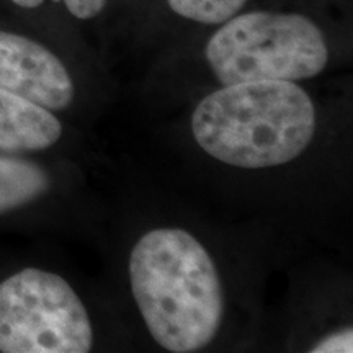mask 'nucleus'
Listing matches in <instances>:
<instances>
[{"instance_id": "nucleus-6", "label": "nucleus", "mask_w": 353, "mask_h": 353, "mask_svg": "<svg viewBox=\"0 0 353 353\" xmlns=\"http://www.w3.org/2000/svg\"><path fill=\"white\" fill-rule=\"evenodd\" d=\"M63 134L50 110L0 87V149L10 152L43 151Z\"/></svg>"}, {"instance_id": "nucleus-5", "label": "nucleus", "mask_w": 353, "mask_h": 353, "mask_svg": "<svg viewBox=\"0 0 353 353\" xmlns=\"http://www.w3.org/2000/svg\"><path fill=\"white\" fill-rule=\"evenodd\" d=\"M0 87L48 110L68 108L74 83L65 65L33 39L0 30Z\"/></svg>"}, {"instance_id": "nucleus-2", "label": "nucleus", "mask_w": 353, "mask_h": 353, "mask_svg": "<svg viewBox=\"0 0 353 353\" xmlns=\"http://www.w3.org/2000/svg\"><path fill=\"white\" fill-rule=\"evenodd\" d=\"M192 131L206 154L242 169H265L296 159L316 131V110L290 81L226 85L203 99Z\"/></svg>"}, {"instance_id": "nucleus-7", "label": "nucleus", "mask_w": 353, "mask_h": 353, "mask_svg": "<svg viewBox=\"0 0 353 353\" xmlns=\"http://www.w3.org/2000/svg\"><path fill=\"white\" fill-rule=\"evenodd\" d=\"M50 188V179L32 162L0 156V214L28 205Z\"/></svg>"}, {"instance_id": "nucleus-11", "label": "nucleus", "mask_w": 353, "mask_h": 353, "mask_svg": "<svg viewBox=\"0 0 353 353\" xmlns=\"http://www.w3.org/2000/svg\"><path fill=\"white\" fill-rule=\"evenodd\" d=\"M13 3H17V6L23 7V8H34V7H39L44 0H12Z\"/></svg>"}, {"instance_id": "nucleus-1", "label": "nucleus", "mask_w": 353, "mask_h": 353, "mask_svg": "<svg viewBox=\"0 0 353 353\" xmlns=\"http://www.w3.org/2000/svg\"><path fill=\"white\" fill-rule=\"evenodd\" d=\"M130 280L141 316L159 345L175 353L205 348L224 311L211 255L183 229L144 234L130 257Z\"/></svg>"}, {"instance_id": "nucleus-10", "label": "nucleus", "mask_w": 353, "mask_h": 353, "mask_svg": "<svg viewBox=\"0 0 353 353\" xmlns=\"http://www.w3.org/2000/svg\"><path fill=\"white\" fill-rule=\"evenodd\" d=\"M54 2H57V0H54ZM63 2L74 17L81 20H88L94 19L103 10L107 0H63Z\"/></svg>"}, {"instance_id": "nucleus-3", "label": "nucleus", "mask_w": 353, "mask_h": 353, "mask_svg": "<svg viewBox=\"0 0 353 353\" xmlns=\"http://www.w3.org/2000/svg\"><path fill=\"white\" fill-rule=\"evenodd\" d=\"M206 59L224 85L304 81L329 61L324 34L298 13L252 12L232 17L211 37Z\"/></svg>"}, {"instance_id": "nucleus-4", "label": "nucleus", "mask_w": 353, "mask_h": 353, "mask_svg": "<svg viewBox=\"0 0 353 353\" xmlns=\"http://www.w3.org/2000/svg\"><path fill=\"white\" fill-rule=\"evenodd\" d=\"M94 330L63 276L25 268L0 283V352L85 353Z\"/></svg>"}, {"instance_id": "nucleus-8", "label": "nucleus", "mask_w": 353, "mask_h": 353, "mask_svg": "<svg viewBox=\"0 0 353 353\" xmlns=\"http://www.w3.org/2000/svg\"><path fill=\"white\" fill-rule=\"evenodd\" d=\"M249 0H169V6L183 19L205 25H218L236 17Z\"/></svg>"}, {"instance_id": "nucleus-9", "label": "nucleus", "mask_w": 353, "mask_h": 353, "mask_svg": "<svg viewBox=\"0 0 353 353\" xmlns=\"http://www.w3.org/2000/svg\"><path fill=\"white\" fill-rule=\"evenodd\" d=\"M352 341H353L352 329H345V330H342V332L329 335L327 339H324V341L317 343L316 348H312L311 352H314V353H319V352L321 353L348 352V353H350V352H353Z\"/></svg>"}]
</instances>
